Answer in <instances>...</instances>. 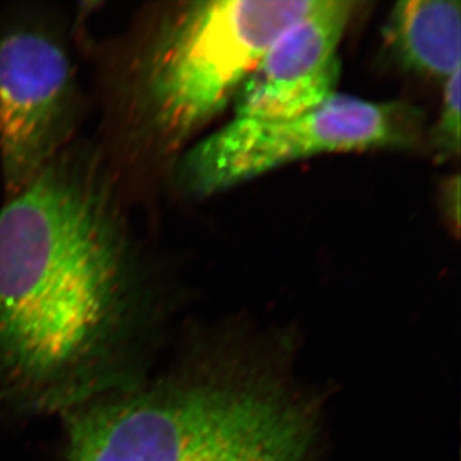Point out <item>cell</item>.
Returning <instances> with one entry per match:
<instances>
[{"label": "cell", "instance_id": "1", "mask_svg": "<svg viewBox=\"0 0 461 461\" xmlns=\"http://www.w3.org/2000/svg\"><path fill=\"white\" fill-rule=\"evenodd\" d=\"M96 142L78 139L0 208V381L65 412L132 384L154 299L144 242Z\"/></svg>", "mask_w": 461, "mask_h": 461}, {"label": "cell", "instance_id": "3", "mask_svg": "<svg viewBox=\"0 0 461 461\" xmlns=\"http://www.w3.org/2000/svg\"><path fill=\"white\" fill-rule=\"evenodd\" d=\"M318 0H199L141 11L102 54L98 147L130 189L233 103L260 58ZM171 168V167H169Z\"/></svg>", "mask_w": 461, "mask_h": 461}, {"label": "cell", "instance_id": "9", "mask_svg": "<svg viewBox=\"0 0 461 461\" xmlns=\"http://www.w3.org/2000/svg\"><path fill=\"white\" fill-rule=\"evenodd\" d=\"M442 208L448 222L459 230L460 224V180L459 176L446 182L442 189Z\"/></svg>", "mask_w": 461, "mask_h": 461}, {"label": "cell", "instance_id": "4", "mask_svg": "<svg viewBox=\"0 0 461 461\" xmlns=\"http://www.w3.org/2000/svg\"><path fill=\"white\" fill-rule=\"evenodd\" d=\"M424 115L409 103L336 94L320 107L285 120L233 118L176 158L171 175L184 195L204 199L321 154L420 144Z\"/></svg>", "mask_w": 461, "mask_h": 461}, {"label": "cell", "instance_id": "7", "mask_svg": "<svg viewBox=\"0 0 461 461\" xmlns=\"http://www.w3.org/2000/svg\"><path fill=\"white\" fill-rule=\"evenodd\" d=\"M384 38L391 56L405 71L445 83L460 69V2H397L384 23Z\"/></svg>", "mask_w": 461, "mask_h": 461}, {"label": "cell", "instance_id": "8", "mask_svg": "<svg viewBox=\"0 0 461 461\" xmlns=\"http://www.w3.org/2000/svg\"><path fill=\"white\" fill-rule=\"evenodd\" d=\"M437 159H453L460 153V69L445 81L441 111L429 135Z\"/></svg>", "mask_w": 461, "mask_h": 461}, {"label": "cell", "instance_id": "5", "mask_svg": "<svg viewBox=\"0 0 461 461\" xmlns=\"http://www.w3.org/2000/svg\"><path fill=\"white\" fill-rule=\"evenodd\" d=\"M86 112L72 42L50 11L0 14V177L5 200L78 140Z\"/></svg>", "mask_w": 461, "mask_h": 461}, {"label": "cell", "instance_id": "6", "mask_svg": "<svg viewBox=\"0 0 461 461\" xmlns=\"http://www.w3.org/2000/svg\"><path fill=\"white\" fill-rule=\"evenodd\" d=\"M357 3L318 0L260 58L233 100L236 118L285 120L338 94L339 47Z\"/></svg>", "mask_w": 461, "mask_h": 461}, {"label": "cell", "instance_id": "2", "mask_svg": "<svg viewBox=\"0 0 461 461\" xmlns=\"http://www.w3.org/2000/svg\"><path fill=\"white\" fill-rule=\"evenodd\" d=\"M172 377L65 412L67 461H318L320 399L288 342L226 333Z\"/></svg>", "mask_w": 461, "mask_h": 461}]
</instances>
